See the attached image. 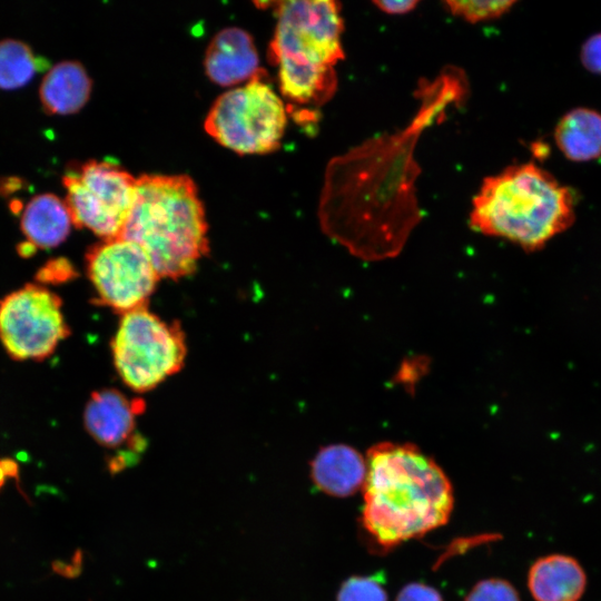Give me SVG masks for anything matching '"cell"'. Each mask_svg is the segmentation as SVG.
I'll list each match as a JSON object with an SVG mask.
<instances>
[{
  "label": "cell",
  "instance_id": "cell-26",
  "mask_svg": "<svg viewBox=\"0 0 601 601\" xmlns=\"http://www.w3.org/2000/svg\"><path fill=\"white\" fill-rule=\"evenodd\" d=\"M18 464L12 459H0V489L4 485L7 479L18 475Z\"/></svg>",
  "mask_w": 601,
  "mask_h": 601
},
{
  "label": "cell",
  "instance_id": "cell-12",
  "mask_svg": "<svg viewBox=\"0 0 601 601\" xmlns=\"http://www.w3.org/2000/svg\"><path fill=\"white\" fill-rule=\"evenodd\" d=\"M204 65L208 78L224 87L247 82L262 70L252 36L238 27L225 28L211 39Z\"/></svg>",
  "mask_w": 601,
  "mask_h": 601
},
{
  "label": "cell",
  "instance_id": "cell-23",
  "mask_svg": "<svg viewBox=\"0 0 601 601\" xmlns=\"http://www.w3.org/2000/svg\"><path fill=\"white\" fill-rule=\"evenodd\" d=\"M580 60L585 70L601 76V31L590 36L582 43Z\"/></svg>",
  "mask_w": 601,
  "mask_h": 601
},
{
  "label": "cell",
  "instance_id": "cell-22",
  "mask_svg": "<svg viewBox=\"0 0 601 601\" xmlns=\"http://www.w3.org/2000/svg\"><path fill=\"white\" fill-rule=\"evenodd\" d=\"M76 276L72 264L63 257L52 258L46 262L36 273L35 278L38 284L56 285L71 280Z\"/></svg>",
  "mask_w": 601,
  "mask_h": 601
},
{
  "label": "cell",
  "instance_id": "cell-14",
  "mask_svg": "<svg viewBox=\"0 0 601 601\" xmlns=\"http://www.w3.org/2000/svg\"><path fill=\"white\" fill-rule=\"evenodd\" d=\"M528 585L535 601H579L587 587V575L574 558L550 554L531 565Z\"/></svg>",
  "mask_w": 601,
  "mask_h": 601
},
{
  "label": "cell",
  "instance_id": "cell-8",
  "mask_svg": "<svg viewBox=\"0 0 601 601\" xmlns=\"http://www.w3.org/2000/svg\"><path fill=\"white\" fill-rule=\"evenodd\" d=\"M62 185L75 227L101 239L121 235L135 201L136 177L112 161L89 160L67 169Z\"/></svg>",
  "mask_w": 601,
  "mask_h": 601
},
{
  "label": "cell",
  "instance_id": "cell-3",
  "mask_svg": "<svg viewBox=\"0 0 601 601\" xmlns=\"http://www.w3.org/2000/svg\"><path fill=\"white\" fill-rule=\"evenodd\" d=\"M574 191L535 162L487 176L472 200L470 226L528 253L542 249L575 220Z\"/></svg>",
  "mask_w": 601,
  "mask_h": 601
},
{
  "label": "cell",
  "instance_id": "cell-5",
  "mask_svg": "<svg viewBox=\"0 0 601 601\" xmlns=\"http://www.w3.org/2000/svg\"><path fill=\"white\" fill-rule=\"evenodd\" d=\"M277 22L268 57L278 68L282 96L292 105L315 108L337 88L336 65L344 59L342 9L333 0L275 2Z\"/></svg>",
  "mask_w": 601,
  "mask_h": 601
},
{
  "label": "cell",
  "instance_id": "cell-21",
  "mask_svg": "<svg viewBox=\"0 0 601 601\" xmlns=\"http://www.w3.org/2000/svg\"><path fill=\"white\" fill-rule=\"evenodd\" d=\"M465 601H520V597L509 581L492 578L477 582Z\"/></svg>",
  "mask_w": 601,
  "mask_h": 601
},
{
  "label": "cell",
  "instance_id": "cell-10",
  "mask_svg": "<svg viewBox=\"0 0 601 601\" xmlns=\"http://www.w3.org/2000/svg\"><path fill=\"white\" fill-rule=\"evenodd\" d=\"M86 272L95 300L120 315L147 306L160 279L144 249L122 237L92 245Z\"/></svg>",
  "mask_w": 601,
  "mask_h": 601
},
{
  "label": "cell",
  "instance_id": "cell-15",
  "mask_svg": "<svg viewBox=\"0 0 601 601\" xmlns=\"http://www.w3.org/2000/svg\"><path fill=\"white\" fill-rule=\"evenodd\" d=\"M72 225L66 201L51 193L31 198L20 219L24 240L37 249L59 246L69 236Z\"/></svg>",
  "mask_w": 601,
  "mask_h": 601
},
{
  "label": "cell",
  "instance_id": "cell-16",
  "mask_svg": "<svg viewBox=\"0 0 601 601\" xmlns=\"http://www.w3.org/2000/svg\"><path fill=\"white\" fill-rule=\"evenodd\" d=\"M91 79L78 61H61L55 65L42 79L39 96L48 115H71L79 111L89 100Z\"/></svg>",
  "mask_w": 601,
  "mask_h": 601
},
{
  "label": "cell",
  "instance_id": "cell-17",
  "mask_svg": "<svg viewBox=\"0 0 601 601\" xmlns=\"http://www.w3.org/2000/svg\"><path fill=\"white\" fill-rule=\"evenodd\" d=\"M553 138L569 160L587 162L601 157V112L577 107L565 112L555 125Z\"/></svg>",
  "mask_w": 601,
  "mask_h": 601
},
{
  "label": "cell",
  "instance_id": "cell-7",
  "mask_svg": "<svg viewBox=\"0 0 601 601\" xmlns=\"http://www.w3.org/2000/svg\"><path fill=\"white\" fill-rule=\"evenodd\" d=\"M111 353L121 381L135 392H147L181 370L187 344L179 322L165 321L145 306L121 315Z\"/></svg>",
  "mask_w": 601,
  "mask_h": 601
},
{
  "label": "cell",
  "instance_id": "cell-19",
  "mask_svg": "<svg viewBox=\"0 0 601 601\" xmlns=\"http://www.w3.org/2000/svg\"><path fill=\"white\" fill-rule=\"evenodd\" d=\"M515 3L516 1L514 0H447L444 2L445 7L453 16L462 18L471 23L496 19L509 12Z\"/></svg>",
  "mask_w": 601,
  "mask_h": 601
},
{
  "label": "cell",
  "instance_id": "cell-9",
  "mask_svg": "<svg viewBox=\"0 0 601 601\" xmlns=\"http://www.w3.org/2000/svg\"><path fill=\"white\" fill-rule=\"evenodd\" d=\"M70 335L61 298L38 283L0 299V342L16 361H43Z\"/></svg>",
  "mask_w": 601,
  "mask_h": 601
},
{
  "label": "cell",
  "instance_id": "cell-24",
  "mask_svg": "<svg viewBox=\"0 0 601 601\" xmlns=\"http://www.w3.org/2000/svg\"><path fill=\"white\" fill-rule=\"evenodd\" d=\"M396 601H443V598L433 587L412 582L398 592Z\"/></svg>",
  "mask_w": 601,
  "mask_h": 601
},
{
  "label": "cell",
  "instance_id": "cell-2",
  "mask_svg": "<svg viewBox=\"0 0 601 601\" xmlns=\"http://www.w3.org/2000/svg\"><path fill=\"white\" fill-rule=\"evenodd\" d=\"M362 525L382 548H394L444 525L452 513V484L416 445L381 442L367 451Z\"/></svg>",
  "mask_w": 601,
  "mask_h": 601
},
{
  "label": "cell",
  "instance_id": "cell-11",
  "mask_svg": "<svg viewBox=\"0 0 601 601\" xmlns=\"http://www.w3.org/2000/svg\"><path fill=\"white\" fill-rule=\"evenodd\" d=\"M142 398L129 397L116 388L91 393L85 405L86 431L101 446L117 451L109 461V470L118 472L137 461L146 447L137 432V418L145 412Z\"/></svg>",
  "mask_w": 601,
  "mask_h": 601
},
{
  "label": "cell",
  "instance_id": "cell-27",
  "mask_svg": "<svg viewBox=\"0 0 601 601\" xmlns=\"http://www.w3.org/2000/svg\"><path fill=\"white\" fill-rule=\"evenodd\" d=\"M38 249L28 242H22L17 246V252L22 258L32 257Z\"/></svg>",
  "mask_w": 601,
  "mask_h": 601
},
{
  "label": "cell",
  "instance_id": "cell-4",
  "mask_svg": "<svg viewBox=\"0 0 601 601\" xmlns=\"http://www.w3.org/2000/svg\"><path fill=\"white\" fill-rule=\"evenodd\" d=\"M119 237L139 245L160 278L193 274L209 252L205 207L194 180L184 174L139 176Z\"/></svg>",
  "mask_w": 601,
  "mask_h": 601
},
{
  "label": "cell",
  "instance_id": "cell-25",
  "mask_svg": "<svg viewBox=\"0 0 601 601\" xmlns=\"http://www.w3.org/2000/svg\"><path fill=\"white\" fill-rule=\"evenodd\" d=\"M373 3L383 12L388 14H404L415 9L417 0L403 1H373Z\"/></svg>",
  "mask_w": 601,
  "mask_h": 601
},
{
  "label": "cell",
  "instance_id": "cell-1",
  "mask_svg": "<svg viewBox=\"0 0 601 601\" xmlns=\"http://www.w3.org/2000/svg\"><path fill=\"white\" fill-rule=\"evenodd\" d=\"M418 89L421 108L406 128L372 138L326 167L318 204L322 228L365 259L397 255L418 224L417 139L449 105L465 98L467 82L462 71L447 68Z\"/></svg>",
  "mask_w": 601,
  "mask_h": 601
},
{
  "label": "cell",
  "instance_id": "cell-20",
  "mask_svg": "<svg viewBox=\"0 0 601 601\" xmlns=\"http://www.w3.org/2000/svg\"><path fill=\"white\" fill-rule=\"evenodd\" d=\"M336 601H387L381 574L357 575L343 582Z\"/></svg>",
  "mask_w": 601,
  "mask_h": 601
},
{
  "label": "cell",
  "instance_id": "cell-6",
  "mask_svg": "<svg viewBox=\"0 0 601 601\" xmlns=\"http://www.w3.org/2000/svg\"><path fill=\"white\" fill-rule=\"evenodd\" d=\"M266 78L262 69L215 100L204 127L219 145L242 155H263L279 148L288 110Z\"/></svg>",
  "mask_w": 601,
  "mask_h": 601
},
{
  "label": "cell",
  "instance_id": "cell-13",
  "mask_svg": "<svg viewBox=\"0 0 601 601\" xmlns=\"http://www.w3.org/2000/svg\"><path fill=\"white\" fill-rule=\"evenodd\" d=\"M366 474V457L347 444L324 446L311 462L313 483L331 496L346 497L363 490Z\"/></svg>",
  "mask_w": 601,
  "mask_h": 601
},
{
  "label": "cell",
  "instance_id": "cell-18",
  "mask_svg": "<svg viewBox=\"0 0 601 601\" xmlns=\"http://www.w3.org/2000/svg\"><path fill=\"white\" fill-rule=\"evenodd\" d=\"M38 69L39 60L27 43L16 39L0 41V89L26 86Z\"/></svg>",
  "mask_w": 601,
  "mask_h": 601
}]
</instances>
